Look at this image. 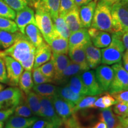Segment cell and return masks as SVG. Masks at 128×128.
Returning <instances> with one entry per match:
<instances>
[{
    "instance_id": "obj_1",
    "label": "cell",
    "mask_w": 128,
    "mask_h": 128,
    "mask_svg": "<svg viewBox=\"0 0 128 128\" xmlns=\"http://www.w3.org/2000/svg\"><path fill=\"white\" fill-rule=\"evenodd\" d=\"M36 49L28 37L23 34L10 47L0 51V56H11L18 61L24 70L32 71L34 64Z\"/></svg>"
},
{
    "instance_id": "obj_2",
    "label": "cell",
    "mask_w": 128,
    "mask_h": 128,
    "mask_svg": "<svg viewBox=\"0 0 128 128\" xmlns=\"http://www.w3.org/2000/svg\"><path fill=\"white\" fill-rule=\"evenodd\" d=\"M112 6V5L106 0H99L97 1L91 25L92 28L113 33Z\"/></svg>"
},
{
    "instance_id": "obj_3",
    "label": "cell",
    "mask_w": 128,
    "mask_h": 128,
    "mask_svg": "<svg viewBox=\"0 0 128 128\" xmlns=\"http://www.w3.org/2000/svg\"><path fill=\"white\" fill-rule=\"evenodd\" d=\"M112 41L108 47L101 50L102 62L104 65H113L120 62L125 51L122 40V35L112 33Z\"/></svg>"
},
{
    "instance_id": "obj_4",
    "label": "cell",
    "mask_w": 128,
    "mask_h": 128,
    "mask_svg": "<svg viewBox=\"0 0 128 128\" xmlns=\"http://www.w3.org/2000/svg\"><path fill=\"white\" fill-rule=\"evenodd\" d=\"M111 13L113 33L122 36L128 30V7L119 1L112 5Z\"/></svg>"
},
{
    "instance_id": "obj_5",
    "label": "cell",
    "mask_w": 128,
    "mask_h": 128,
    "mask_svg": "<svg viewBox=\"0 0 128 128\" xmlns=\"http://www.w3.org/2000/svg\"><path fill=\"white\" fill-rule=\"evenodd\" d=\"M35 20L43 38L49 44L56 33L54 22L50 14L44 10L36 9Z\"/></svg>"
},
{
    "instance_id": "obj_6",
    "label": "cell",
    "mask_w": 128,
    "mask_h": 128,
    "mask_svg": "<svg viewBox=\"0 0 128 128\" xmlns=\"http://www.w3.org/2000/svg\"><path fill=\"white\" fill-rule=\"evenodd\" d=\"M23 92L17 87H8L0 92V110L14 109L23 100Z\"/></svg>"
},
{
    "instance_id": "obj_7",
    "label": "cell",
    "mask_w": 128,
    "mask_h": 128,
    "mask_svg": "<svg viewBox=\"0 0 128 128\" xmlns=\"http://www.w3.org/2000/svg\"><path fill=\"white\" fill-rule=\"evenodd\" d=\"M114 71V77L108 88V92L112 94L122 90H128V72L120 62L112 66Z\"/></svg>"
},
{
    "instance_id": "obj_8",
    "label": "cell",
    "mask_w": 128,
    "mask_h": 128,
    "mask_svg": "<svg viewBox=\"0 0 128 128\" xmlns=\"http://www.w3.org/2000/svg\"><path fill=\"white\" fill-rule=\"evenodd\" d=\"M39 97L42 107V118L49 121L57 128H60L63 124V120L56 112L50 97L40 96H39Z\"/></svg>"
},
{
    "instance_id": "obj_9",
    "label": "cell",
    "mask_w": 128,
    "mask_h": 128,
    "mask_svg": "<svg viewBox=\"0 0 128 128\" xmlns=\"http://www.w3.org/2000/svg\"><path fill=\"white\" fill-rule=\"evenodd\" d=\"M6 64L8 84L12 87H17L19 79L24 71L22 65L18 61L9 56H2Z\"/></svg>"
},
{
    "instance_id": "obj_10",
    "label": "cell",
    "mask_w": 128,
    "mask_h": 128,
    "mask_svg": "<svg viewBox=\"0 0 128 128\" xmlns=\"http://www.w3.org/2000/svg\"><path fill=\"white\" fill-rule=\"evenodd\" d=\"M52 104L56 113L59 116L65 120L74 114V104L68 101L65 100L57 96L50 97Z\"/></svg>"
},
{
    "instance_id": "obj_11",
    "label": "cell",
    "mask_w": 128,
    "mask_h": 128,
    "mask_svg": "<svg viewBox=\"0 0 128 128\" xmlns=\"http://www.w3.org/2000/svg\"><path fill=\"white\" fill-rule=\"evenodd\" d=\"M14 20L18 27L19 32L24 34L25 33V28L28 24H33L36 25L34 10L28 6H26L21 10L16 12Z\"/></svg>"
},
{
    "instance_id": "obj_12",
    "label": "cell",
    "mask_w": 128,
    "mask_h": 128,
    "mask_svg": "<svg viewBox=\"0 0 128 128\" xmlns=\"http://www.w3.org/2000/svg\"><path fill=\"white\" fill-rule=\"evenodd\" d=\"M96 77L103 92L108 91L114 77V71L107 65H100L96 70Z\"/></svg>"
},
{
    "instance_id": "obj_13",
    "label": "cell",
    "mask_w": 128,
    "mask_h": 128,
    "mask_svg": "<svg viewBox=\"0 0 128 128\" xmlns=\"http://www.w3.org/2000/svg\"><path fill=\"white\" fill-rule=\"evenodd\" d=\"M28 4L36 9H43L50 14L54 20L59 15L60 0H28Z\"/></svg>"
},
{
    "instance_id": "obj_14",
    "label": "cell",
    "mask_w": 128,
    "mask_h": 128,
    "mask_svg": "<svg viewBox=\"0 0 128 128\" xmlns=\"http://www.w3.org/2000/svg\"><path fill=\"white\" fill-rule=\"evenodd\" d=\"M83 83L87 90V96H97L103 92L93 71H86L81 74Z\"/></svg>"
},
{
    "instance_id": "obj_15",
    "label": "cell",
    "mask_w": 128,
    "mask_h": 128,
    "mask_svg": "<svg viewBox=\"0 0 128 128\" xmlns=\"http://www.w3.org/2000/svg\"><path fill=\"white\" fill-rule=\"evenodd\" d=\"M88 33L94 46L97 48H104L109 45L112 41V36L108 32L102 31L93 28H90Z\"/></svg>"
},
{
    "instance_id": "obj_16",
    "label": "cell",
    "mask_w": 128,
    "mask_h": 128,
    "mask_svg": "<svg viewBox=\"0 0 128 128\" xmlns=\"http://www.w3.org/2000/svg\"><path fill=\"white\" fill-rule=\"evenodd\" d=\"M51 60H52L55 70V76L53 81L59 83L62 74L65 68L71 62L70 58L65 54H58L52 53Z\"/></svg>"
},
{
    "instance_id": "obj_17",
    "label": "cell",
    "mask_w": 128,
    "mask_h": 128,
    "mask_svg": "<svg viewBox=\"0 0 128 128\" xmlns=\"http://www.w3.org/2000/svg\"><path fill=\"white\" fill-rule=\"evenodd\" d=\"M84 49L90 68L94 69L98 66L102 62V53L100 49L94 46L92 41L85 44Z\"/></svg>"
},
{
    "instance_id": "obj_18",
    "label": "cell",
    "mask_w": 128,
    "mask_h": 128,
    "mask_svg": "<svg viewBox=\"0 0 128 128\" xmlns=\"http://www.w3.org/2000/svg\"><path fill=\"white\" fill-rule=\"evenodd\" d=\"M52 54V52L50 46L44 42L40 46L36 48L33 69L39 68L42 65L50 60Z\"/></svg>"
},
{
    "instance_id": "obj_19",
    "label": "cell",
    "mask_w": 128,
    "mask_h": 128,
    "mask_svg": "<svg viewBox=\"0 0 128 128\" xmlns=\"http://www.w3.org/2000/svg\"><path fill=\"white\" fill-rule=\"evenodd\" d=\"M38 119L39 118L37 116L24 118L12 114L6 121L5 128H28Z\"/></svg>"
},
{
    "instance_id": "obj_20",
    "label": "cell",
    "mask_w": 128,
    "mask_h": 128,
    "mask_svg": "<svg viewBox=\"0 0 128 128\" xmlns=\"http://www.w3.org/2000/svg\"><path fill=\"white\" fill-rule=\"evenodd\" d=\"M90 41L92 40L88 33V29L83 28L78 31L71 33L68 39L69 49L84 46Z\"/></svg>"
},
{
    "instance_id": "obj_21",
    "label": "cell",
    "mask_w": 128,
    "mask_h": 128,
    "mask_svg": "<svg viewBox=\"0 0 128 128\" xmlns=\"http://www.w3.org/2000/svg\"><path fill=\"white\" fill-rule=\"evenodd\" d=\"M68 54L71 61L80 65L83 71H88L90 70L89 65L86 59L84 46L69 49Z\"/></svg>"
},
{
    "instance_id": "obj_22",
    "label": "cell",
    "mask_w": 128,
    "mask_h": 128,
    "mask_svg": "<svg viewBox=\"0 0 128 128\" xmlns=\"http://www.w3.org/2000/svg\"><path fill=\"white\" fill-rule=\"evenodd\" d=\"M96 5V2L92 1L88 4L80 7V20L84 28H87L91 27Z\"/></svg>"
},
{
    "instance_id": "obj_23",
    "label": "cell",
    "mask_w": 128,
    "mask_h": 128,
    "mask_svg": "<svg viewBox=\"0 0 128 128\" xmlns=\"http://www.w3.org/2000/svg\"><path fill=\"white\" fill-rule=\"evenodd\" d=\"M98 119L106 124L107 128H121L122 126L118 115L113 112L111 107L101 109Z\"/></svg>"
},
{
    "instance_id": "obj_24",
    "label": "cell",
    "mask_w": 128,
    "mask_h": 128,
    "mask_svg": "<svg viewBox=\"0 0 128 128\" xmlns=\"http://www.w3.org/2000/svg\"><path fill=\"white\" fill-rule=\"evenodd\" d=\"M71 33L78 31L83 28L80 17V8L76 6L64 16Z\"/></svg>"
},
{
    "instance_id": "obj_25",
    "label": "cell",
    "mask_w": 128,
    "mask_h": 128,
    "mask_svg": "<svg viewBox=\"0 0 128 128\" xmlns=\"http://www.w3.org/2000/svg\"><path fill=\"white\" fill-rule=\"evenodd\" d=\"M49 45L50 46L52 53L65 55L68 54L69 50L68 40L60 36L56 30L55 36L51 40Z\"/></svg>"
},
{
    "instance_id": "obj_26",
    "label": "cell",
    "mask_w": 128,
    "mask_h": 128,
    "mask_svg": "<svg viewBox=\"0 0 128 128\" xmlns=\"http://www.w3.org/2000/svg\"><path fill=\"white\" fill-rule=\"evenodd\" d=\"M24 34L36 48L39 47L44 42V38L36 25L30 24L25 28Z\"/></svg>"
},
{
    "instance_id": "obj_27",
    "label": "cell",
    "mask_w": 128,
    "mask_h": 128,
    "mask_svg": "<svg viewBox=\"0 0 128 128\" xmlns=\"http://www.w3.org/2000/svg\"><path fill=\"white\" fill-rule=\"evenodd\" d=\"M66 86L76 94L82 96H87V88L83 83L81 74L70 78L66 82Z\"/></svg>"
},
{
    "instance_id": "obj_28",
    "label": "cell",
    "mask_w": 128,
    "mask_h": 128,
    "mask_svg": "<svg viewBox=\"0 0 128 128\" xmlns=\"http://www.w3.org/2000/svg\"><path fill=\"white\" fill-rule=\"evenodd\" d=\"M23 34L19 31L12 33L0 30V47L4 49L10 47Z\"/></svg>"
},
{
    "instance_id": "obj_29",
    "label": "cell",
    "mask_w": 128,
    "mask_h": 128,
    "mask_svg": "<svg viewBox=\"0 0 128 128\" xmlns=\"http://www.w3.org/2000/svg\"><path fill=\"white\" fill-rule=\"evenodd\" d=\"M26 94L25 100L34 115L38 117H42V107L39 96L34 92L30 91Z\"/></svg>"
},
{
    "instance_id": "obj_30",
    "label": "cell",
    "mask_w": 128,
    "mask_h": 128,
    "mask_svg": "<svg viewBox=\"0 0 128 128\" xmlns=\"http://www.w3.org/2000/svg\"><path fill=\"white\" fill-rule=\"evenodd\" d=\"M58 87L55 85L44 83L34 85L32 89L38 95L45 97H52L56 96Z\"/></svg>"
},
{
    "instance_id": "obj_31",
    "label": "cell",
    "mask_w": 128,
    "mask_h": 128,
    "mask_svg": "<svg viewBox=\"0 0 128 128\" xmlns=\"http://www.w3.org/2000/svg\"><path fill=\"white\" fill-rule=\"evenodd\" d=\"M56 96L64 100L71 102L75 105L83 97H85L76 94L66 86L58 87Z\"/></svg>"
},
{
    "instance_id": "obj_32",
    "label": "cell",
    "mask_w": 128,
    "mask_h": 128,
    "mask_svg": "<svg viewBox=\"0 0 128 128\" xmlns=\"http://www.w3.org/2000/svg\"><path fill=\"white\" fill-rule=\"evenodd\" d=\"M82 72L84 71L80 65L71 61L62 72L61 78L58 84L66 83L68 80L72 76L81 74Z\"/></svg>"
},
{
    "instance_id": "obj_33",
    "label": "cell",
    "mask_w": 128,
    "mask_h": 128,
    "mask_svg": "<svg viewBox=\"0 0 128 128\" xmlns=\"http://www.w3.org/2000/svg\"><path fill=\"white\" fill-rule=\"evenodd\" d=\"M18 86H19L21 90L25 94L28 93V92L32 91L34 86V83L32 78L31 71L25 70L23 72L19 79Z\"/></svg>"
},
{
    "instance_id": "obj_34",
    "label": "cell",
    "mask_w": 128,
    "mask_h": 128,
    "mask_svg": "<svg viewBox=\"0 0 128 128\" xmlns=\"http://www.w3.org/2000/svg\"><path fill=\"white\" fill-rule=\"evenodd\" d=\"M53 22H54L55 28L58 33L61 36L68 40L71 34V32L70 31L68 25L66 24L64 16L58 15L55 20H53Z\"/></svg>"
},
{
    "instance_id": "obj_35",
    "label": "cell",
    "mask_w": 128,
    "mask_h": 128,
    "mask_svg": "<svg viewBox=\"0 0 128 128\" xmlns=\"http://www.w3.org/2000/svg\"><path fill=\"white\" fill-rule=\"evenodd\" d=\"M98 98V95L88 97H84L75 106L74 111L76 113L81 110H84L88 108H93V105L96 100Z\"/></svg>"
},
{
    "instance_id": "obj_36",
    "label": "cell",
    "mask_w": 128,
    "mask_h": 128,
    "mask_svg": "<svg viewBox=\"0 0 128 128\" xmlns=\"http://www.w3.org/2000/svg\"><path fill=\"white\" fill-rule=\"evenodd\" d=\"M13 113L16 116L24 117V118H30L34 116V114L26 102L25 98H23L22 102L16 107Z\"/></svg>"
},
{
    "instance_id": "obj_37",
    "label": "cell",
    "mask_w": 128,
    "mask_h": 128,
    "mask_svg": "<svg viewBox=\"0 0 128 128\" xmlns=\"http://www.w3.org/2000/svg\"><path fill=\"white\" fill-rule=\"evenodd\" d=\"M0 30L12 33L18 32V28L16 22L12 20L0 17Z\"/></svg>"
},
{
    "instance_id": "obj_38",
    "label": "cell",
    "mask_w": 128,
    "mask_h": 128,
    "mask_svg": "<svg viewBox=\"0 0 128 128\" xmlns=\"http://www.w3.org/2000/svg\"><path fill=\"white\" fill-rule=\"evenodd\" d=\"M16 12L6 4L3 0H0V17L11 20L16 18Z\"/></svg>"
},
{
    "instance_id": "obj_39",
    "label": "cell",
    "mask_w": 128,
    "mask_h": 128,
    "mask_svg": "<svg viewBox=\"0 0 128 128\" xmlns=\"http://www.w3.org/2000/svg\"><path fill=\"white\" fill-rule=\"evenodd\" d=\"M39 68L42 73L44 76H46L49 79L52 80V81L54 80V76H55V70H54V63H53L52 60L51 59L50 60L42 65Z\"/></svg>"
},
{
    "instance_id": "obj_40",
    "label": "cell",
    "mask_w": 128,
    "mask_h": 128,
    "mask_svg": "<svg viewBox=\"0 0 128 128\" xmlns=\"http://www.w3.org/2000/svg\"><path fill=\"white\" fill-rule=\"evenodd\" d=\"M32 71V78L34 85L44 84V83L52 82V80L44 76L40 70L39 68L33 69Z\"/></svg>"
},
{
    "instance_id": "obj_41",
    "label": "cell",
    "mask_w": 128,
    "mask_h": 128,
    "mask_svg": "<svg viewBox=\"0 0 128 128\" xmlns=\"http://www.w3.org/2000/svg\"><path fill=\"white\" fill-rule=\"evenodd\" d=\"M76 7L74 0H60L59 15L64 16Z\"/></svg>"
},
{
    "instance_id": "obj_42",
    "label": "cell",
    "mask_w": 128,
    "mask_h": 128,
    "mask_svg": "<svg viewBox=\"0 0 128 128\" xmlns=\"http://www.w3.org/2000/svg\"><path fill=\"white\" fill-rule=\"evenodd\" d=\"M60 128H84L80 124L76 113L68 119L63 121V124Z\"/></svg>"
},
{
    "instance_id": "obj_43",
    "label": "cell",
    "mask_w": 128,
    "mask_h": 128,
    "mask_svg": "<svg viewBox=\"0 0 128 128\" xmlns=\"http://www.w3.org/2000/svg\"><path fill=\"white\" fill-rule=\"evenodd\" d=\"M16 12H18L28 5V0H3Z\"/></svg>"
},
{
    "instance_id": "obj_44",
    "label": "cell",
    "mask_w": 128,
    "mask_h": 128,
    "mask_svg": "<svg viewBox=\"0 0 128 128\" xmlns=\"http://www.w3.org/2000/svg\"><path fill=\"white\" fill-rule=\"evenodd\" d=\"M113 111L118 116H124L128 114V102H118L114 105Z\"/></svg>"
},
{
    "instance_id": "obj_45",
    "label": "cell",
    "mask_w": 128,
    "mask_h": 128,
    "mask_svg": "<svg viewBox=\"0 0 128 128\" xmlns=\"http://www.w3.org/2000/svg\"><path fill=\"white\" fill-rule=\"evenodd\" d=\"M0 83L8 84V78L6 64L2 57L0 56Z\"/></svg>"
},
{
    "instance_id": "obj_46",
    "label": "cell",
    "mask_w": 128,
    "mask_h": 128,
    "mask_svg": "<svg viewBox=\"0 0 128 128\" xmlns=\"http://www.w3.org/2000/svg\"><path fill=\"white\" fill-rule=\"evenodd\" d=\"M30 128H57L46 119H38L35 122Z\"/></svg>"
},
{
    "instance_id": "obj_47",
    "label": "cell",
    "mask_w": 128,
    "mask_h": 128,
    "mask_svg": "<svg viewBox=\"0 0 128 128\" xmlns=\"http://www.w3.org/2000/svg\"><path fill=\"white\" fill-rule=\"evenodd\" d=\"M118 102H128V90H122L111 94Z\"/></svg>"
},
{
    "instance_id": "obj_48",
    "label": "cell",
    "mask_w": 128,
    "mask_h": 128,
    "mask_svg": "<svg viewBox=\"0 0 128 128\" xmlns=\"http://www.w3.org/2000/svg\"><path fill=\"white\" fill-rule=\"evenodd\" d=\"M102 98H103V102L106 108H110L112 106H114L118 103V102L115 100L114 97L108 93L105 94L103 96H102Z\"/></svg>"
},
{
    "instance_id": "obj_49",
    "label": "cell",
    "mask_w": 128,
    "mask_h": 128,
    "mask_svg": "<svg viewBox=\"0 0 128 128\" xmlns=\"http://www.w3.org/2000/svg\"><path fill=\"white\" fill-rule=\"evenodd\" d=\"M14 109L0 110V121L4 122L7 120L9 117L13 114Z\"/></svg>"
},
{
    "instance_id": "obj_50",
    "label": "cell",
    "mask_w": 128,
    "mask_h": 128,
    "mask_svg": "<svg viewBox=\"0 0 128 128\" xmlns=\"http://www.w3.org/2000/svg\"><path fill=\"white\" fill-rule=\"evenodd\" d=\"M93 108H100V109L106 108L105 106L103 103L102 97H98V98L96 100L95 103H94V105H93Z\"/></svg>"
},
{
    "instance_id": "obj_51",
    "label": "cell",
    "mask_w": 128,
    "mask_h": 128,
    "mask_svg": "<svg viewBox=\"0 0 128 128\" xmlns=\"http://www.w3.org/2000/svg\"><path fill=\"white\" fill-rule=\"evenodd\" d=\"M122 60L123 66H124V68L125 69L126 71L128 72V50H126V52H124Z\"/></svg>"
},
{
    "instance_id": "obj_52",
    "label": "cell",
    "mask_w": 128,
    "mask_h": 128,
    "mask_svg": "<svg viewBox=\"0 0 128 128\" xmlns=\"http://www.w3.org/2000/svg\"><path fill=\"white\" fill-rule=\"evenodd\" d=\"M122 40L125 48V50H128V30L122 36Z\"/></svg>"
},
{
    "instance_id": "obj_53",
    "label": "cell",
    "mask_w": 128,
    "mask_h": 128,
    "mask_svg": "<svg viewBox=\"0 0 128 128\" xmlns=\"http://www.w3.org/2000/svg\"><path fill=\"white\" fill-rule=\"evenodd\" d=\"M122 125L128 126V114L124 116H118Z\"/></svg>"
},
{
    "instance_id": "obj_54",
    "label": "cell",
    "mask_w": 128,
    "mask_h": 128,
    "mask_svg": "<svg viewBox=\"0 0 128 128\" xmlns=\"http://www.w3.org/2000/svg\"><path fill=\"white\" fill-rule=\"evenodd\" d=\"M92 1V0H74L76 6H77L79 8L81 6L88 4L89 2H90Z\"/></svg>"
},
{
    "instance_id": "obj_55",
    "label": "cell",
    "mask_w": 128,
    "mask_h": 128,
    "mask_svg": "<svg viewBox=\"0 0 128 128\" xmlns=\"http://www.w3.org/2000/svg\"><path fill=\"white\" fill-rule=\"evenodd\" d=\"M91 128H107V125L104 122L100 120Z\"/></svg>"
},
{
    "instance_id": "obj_56",
    "label": "cell",
    "mask_w": 128,
    "mask_h": 128,
    "mask_svg": "<svg viewBox=\"0 0 128 128\" xmlns=\"http://www.w3.org/2000/svg\"><path fill=\"white\" fill-rule=\"evenodd\" d=\"M106 1L109 2L110 4L113 5V4H114V3L119 2V1H120V0H106Z\"/></svg>"
},
{
    "instance_id": "obj_57",
    "label": "cell",
    "mask_w": 128,
    "mask_h": 128,
    "mask_svg": "<svg viewBox=\"0 0 128 128\" xmlns=\"http://www.w3.org/2000/svg\"><path fill=\"white\" fill-rule=\"evenodd\" d=\"M120 2L128 7V0H120Z\"/></svg>"
},
{
    "instance_id": "obj_58",
    "label": "cell",
    "mask_w": 128,
    "mask_h": 128,
    "mask_svg": "<svg viewBox=\"0 0 128 128\" xmlns=\"http://www.w3.org/2000/svg\"><path fill=\"white\" fill-rule=\"evenodd\" d=\"M4 85H2L1 83H0V92H1V91H2V90H4Z\"/></svg>"
},
{
    "instance_id": "obj_59",
    "label": "cell",
    "mask_w": 128,
    "mask_h": 128,
    "mask_svg": "<svg viewBox=\"0 0 128 128\" xmlns=\"http://www.w3.org/2000/svg\"><path fill=\"white\" fill-rule=\"evenodd\" d=\"M4 122L0 121V128H4Z\"/></svg>"
},
{
    "instance_id": "obj_60",
    "label": "cell",
    "mask_w": 128,
    "mask_h": 128,
    "mask_svg": "<svg viewBox=\"0 0 128 128\" xmlns=\"http://www.w3.org/2000/svg\"><path fill=\"white\" fill-rule=\"evenodd\" d=\"M121 128H128V126H122Z\"/></svg>"
},
{
    "instance_id": "obj_61",
    "label": "cell",
    "mask_w": 128,
    "mask_h": 128,
    "mask_svg": "<svg viewBox=\"0 0 128 128\" xmlns=\"http://www.w3.org/2000/svg\"><path fill=\"white\" fill-rule=\"evenodd\" d=\"M98 1H99V0H94V1H95V2H97Z\"/></svg>"
},
{
    "instance_id": "obj_62",
    "label": "cell",
    "mask_w": 128,
    "mask_h": 128,
    "mask_svg": "<svg viewBox=\"0 0 128 128\" xmlns=\"http://www.w3.org/2000/svg\"><path fill=\"white\" fill-rule=\"evenodd\" d=\"M30 128V127H29V128Z\"/></svg>"
}]
</instances>
